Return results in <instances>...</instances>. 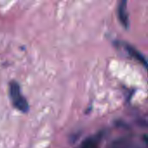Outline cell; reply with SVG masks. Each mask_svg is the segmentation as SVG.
Returning <instances> with one entry per match:
<instances>
[{
    "label": "cell",
    "mask_w": 148,
    "mask_h": 148,
    "mask_svg": "<svg viewBox=\"0 0 148 148\" xmlns=\"http://www.w3.org/2000/svg\"><path fill=\"white\" fill-rule=\"evenodd\" d=\"M9 93L10 97L12 101L13 106L21 112H27L29 110V104L23 96L20 89V86L16 82H11L9 85Z\"/></svg>",
    "instance_id": "cell-1"
},
{
    "label": "cell",
    "mask_w": 148,
    "mask_h": 148,
    "mask_svg": "<svg viewBox=\"0 0 148 148\" xmlns=\"http://www.w3.org/2000/svg\"><path fill=\"white\" fill-rule=\"evenodd\" d=\"M118 45H119L121 49H123L127 52V54H128V56H129L130 57H132V58L135 59L136 61L140 62V63H142V64L145 66V68L147 67V62L146 58H145V57L143 56V55H142L141 53H140L135 48H134L133 46L129 45L128 43L123 42H118Z\"/></svg>",
    "instance_id": "cell-2"
},
{
    "label": "cell",
    "mask_w": 148,
    "mask_h": 148,
    "mask_svg": "<svg viewBox=\"0 0 148 148\" xmlns=\"http://www.w3.org/2000/svg\"><path fill=\"white\" fill-rule=\"evenodd\" d=\"M127 0H119L118 3V16L121 24L126 28L128 29L129 27V18L128 14L127 11Z\"/></svg>",
    "instance_id": "cell-3"
},
{
    "label": "cell",
    "mask_w": 148,
    "mask_h": 148,
    "mask_svg": "<svg viewBox=\"0 0 148 148\" xmlns=\"http://www.w3.org/2000/svg\"><path fill=\"white\" fill-rule=\"evenodd\" d=\"M81 148H98V147H97V145H96V143L95 142V140H92V139H88V140H86L82 143V145Z\"/></svg>",
    "instance_id": "cell-4"
}]
</instances>
